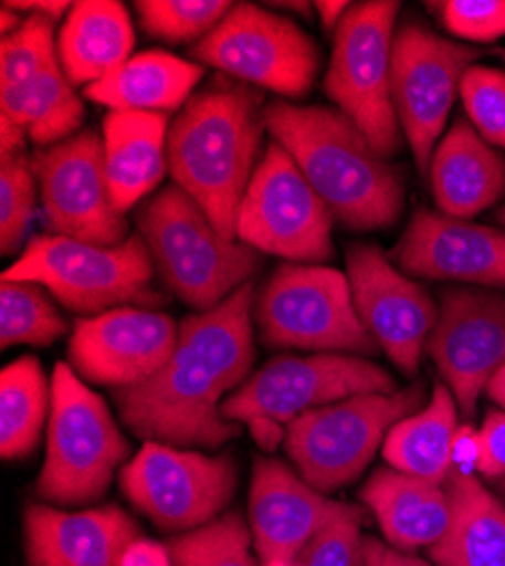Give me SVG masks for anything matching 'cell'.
Returning <instances> with one entry per match:
<instances>
[{"instance_id": "cell-1", "label": "cell", "mask_w": 505, "mask_h": 566, "mask_svg": "<svg viewBox=\"0 0 505 566\" xmlns=\"http://www.w3.org/2000/svg\"><path fill=\"white\" fill-rule=\"evenodd\" d=\"M252 297L254 286L245 283L215 308L183 319L168 363L148 381L114 390L118 415L136 438L196 451L239 438L241 423L224 419L222 403L250 379Z\"/></svg>"}, {"instance_id": "cell-2", "label": "cell", "mask_w": 505, "mask_h": 566, "mask_svg": "<svg viewBox=\"0 0 505 566\" xmlns=\"http://www.w3.org/2000/svg\"><path fill=\"white\" fill-rule=\"evenodd\" d=\"M263 125L345 227L375 231L399 220L401 175L343 112L274 101L263 107Z\"/></svg>"}, {"instance_id": "cell-3", "label": "cell", "mask_w": 505, "mask_h": 566, "mask_svg": "<svg viewBox=\"0 0 505 566\" xmlns=\"http://www.w3.org/2000/svg\"><path fill=\"white\" fill-rule=\"evenodd\" d=\"M259 93L243 84L215 82L183 105L168 132V170L227 239L236 222L261 148Z\"/></svg>"}, {"instance_id": "cell-4", "label": "cell", "mask_w": 505, "mask_h": 566, "mask_svg": "<svg viewBox=\"0 0 505 566\" xmlns=\"http://www.w3.org/2000/svg\"><path fill=\"white\" fill-rule=\"evenodd\" d=\"M161 281L183 304L204 313L252 283L261 252L227 239L204 209L177 184L136 213Z\"/></svg>"}, {"instance_id": "cell-5", "label": "cell", "mask_w": 505, "mask_h": 566, "mask_svg": "<svg viewBox=\"0 0 505 566\" xmlns=\"http://www.w3.org/2000/svg\"><path fill=\"white\" fill-rule=\"evenodd\" d=\"M51 388L45 460L34 494L57 507L91 505L129 462V442L105 399L86 388L69 363L55 365Z\"/></svg>"}, {"instance_id": "cell-6", "label": "cell", "mask_w": 505, "mask_h": 566, "mask_svg": "<svg viewBox=\"0 0 505 566\" xmlns=\"http://www.w3.org/2000/svg\"><path fill=\"white\" fill-rule=\"evenodd\" d=\"M155 261L141 233L116 248L45 233L32 239L3 281H30L49 289L66 308L101 315L120 306L155 308L166 300L152 291Z\"/></svg>"}, {"instance_id": "cell-7", "label": "cell", "mask_w": 505, "mask_h": 566, "mask_svg": "<svg viewBox=\"0 0 505 566\" xmlns=\"http://www.w3.org/2000/svg\"><path fill=\"white\" fill-rule=\"evenodd\" d=\"M424 386L392 395H356L297 417L286 429L284 449L297 474L317 492L332 494L362 476L390 429L418 412Z\"/></svg>"}, {"instance_id": "cell-8", "label": "cell", "mask_w": 505, "mask_h": 566, "mask_svg": "<svg viewBox=\"0 0 505 566\" xmlns=\"http://www.w3.org/2000/svg\"><path fill=\"white\" fill-rule=\"evenodd\" d=\"M261 340L274 349L372 356L381 347L362 326L349 279L325 265L284 263L256 297Z\"/></svg>"}, {"instance_id": "cell-9", "label": "cell", "mask_w": 505, "mask_h": 566, "mask_svg": "<svg viewBox=\"0 0 505 566\" xmlns=\"http://www.w3.org/2000/svg\"><path fill=\"white\" fill-rule=\"evenodd\" d=\"M399 3L370 0L349 8L334 36L325 77L327 96L390 159L401 150V125L392 103V43Z\"/></svg>"}, {"instance_id": "cell-10", "label": "cell", "mask_w": 505, "mask_h": 566, "mask_svg": "<svg viewBox=\"0 0 505 566\" xmlns=\"http://www.w3.org/2000/svg\"><path fill=\"white\" fill-rule=\"evenodd\" d=\"M120 492L166 533H189L224 514L239 483L234 455L146 442L118 474Z\"/></svg>"}, {"instance_id": "cell-11", "label": "cell", "mask_w": 505, "mask_h": 566, "mask_svg": "<svg viewBox=\"0 0 505 566\" xmlns=\"http://www.w3.org/2000/svg\"><path fill=\"white\" fill-rule=\"evenodd\" d=\"M334 220L288 150L267 144L239 209L241 243L302 265L329 261Z\"/></svg>"}, {"instance_id": "cell-12", "label": "cell", "mask_w": 505, "mask_h": 566, "mask_svg": "<svg viewBox=\"0 0 505 566\" xmlns=\"http://www.w3.org/2000/svg\"><path fill=\"white\" fill-rule=\"evenodd\" d=\"M392 395L397 381L381 365L362 356L313 354L277 356L229 395L222 415L229 421L248 423L267 417L288 429L297 417L356 395Z\"/></svg>"}, {"instance_id": "cell-13", "label": "cell", "mask_w": 505, "mask_h": 566, "mask_svg": "<svg viewBox=\"0 0 505 566\" xmlns=\"http://www.w3.org/2000/svg\"><path fill=\"white\" fill-rule=\"evenodd\" d=\"M483 57L453 43L424 21L408 19L392 43V103L418 170L427 175L465 73Z\"/></svg>"}, {"instance_id": "cell-14", "label": "cell", "mask_w": 505, "mask_h": 566, "mask_svg": "<svg viewBox=\"0 0 505 566\" xmlns=\"http://www.w3.org/2000/svg\"><path fill=\"white\" fill-rule=\"evenodd\" d=\"M191 57L288 98L306 96L319 69L317 49L304 30L252 3L229 10L193 45Z\"/></svg>"}, {"instance_id": "cell-15", "label": "cell", "mask_w": 505, "mask_h": 566, "mask_svg": "<svg viewBox=\"0 0 505 566\" xmlns=\"http://www.w3.org/2000/svg\"><path fill=\"white\" fill-rule=\"evenodd\" d=\"M45 227L55 235L116 248L127 222L116 209L105 166V140L94 129L77 132L32 157Z\"/></svg>"}, {"instance_id": "cell-16", "label": "cell", "mask_w": 505, "mask_h": 566, "mask_svg": "<svg viewBox=\"0 0 505 566\" xmlns=\"http://www.w3.org/2000/svg\"><path fill=\"white\" fill-rule=\"evenodd\" d=\"M427 354L453 392L457 410L474 419L481 395L505 367V295L476 289L444 291Z\"/></svg>"}, {"instance_id": "cell-17", "label": "cell", "mask_w": 505, "mask_h": 566, "mask_svg": "<svg viewBox=\"0 0 505 566\" xmlns=\"http://www.w3.org/2000/svg\"><path fill=\"white\" fill-rule=\"evenodd\" d=\"M347 279L367 334L403 374H418L440 313L429 291L403 276L377 245L349 248Z\"/></svg>"}, {"instance_id": "cell-18", "label": "cell", "mask_w": 505, "mask_h": 566, "mask_svg": "<svg viewBox=\"0 0 505 566\" xmlns=\"http://www.w3.org/2000/svg\"><path fill=\"white\" fill-rule=\"evenodd\" d=\"M179 326L166 313L120 306L75 322L71 367L82 379L112 390L148 381L172 356Z\"/></svg>"}, {"instance_id": "cell-19", "label": "cell", "mask_w": 505, "mask_h": 566, "mask_svg": "<svg viewBox=\"0 0 505 566\" xmlns=\"http://www.w3.org/2000/svg\"><path fill=\"white\" fill-rule=\"evenodd\" d=\"M356 507L317 492L297 469L277 458H256L254 462L248 524L261 564L272 557H297L319 531Z\"/></svg>"}, {"instance_id": "cell-20", "label": "cell", "mask_w": 505, "mask_h": 566, "mask_svg": "<svg viewBox=\"0 0 505 566\" xmlns=\"http://www.w3.org/2000/svg\"><path fill=\"white\" fill-rule=\"evenodd\" d=\"M410 276L505 289V231L420 209L392 254Z\"/></svg>"}, {"instance_id": "cell-21", "label": "cell", "mask_w": 505, "mask_h": 566, "mask_svg": "<svg viewBox=\"0 0 505 566\" xmlns=\"http://www.w3.org/2000/svg\"><path fill=\"white\" fill-rule=\"evenodd\" d=\"M139 537V526L118 505L62 510L30 503L23 514L28 566H120Z\"/></svg>"}, {"instance_id": "cell-22", "label": "cell", "mask_w": 505, "mask_h": 566, "mask_svg": "<svg viewBox=\"0 0 505 566\" xmlns=\"http://www.w3.org/2000/svg\"><path fill=\"white\" fill-rule=\"evenodd\" d=\"M360 501L377 516L383 542L403 553L431 548L451 522L444 483L403 474L390 464L372 471L360 488Z\"/></svg>"}, {"instance_id": "cell-23", "label": "cell", "mask_w": 505, "mask_h": 566, "mask_svg": "<svg viewBox=\"0 0 505 566\" xmlns=\"http://www.w3.org/2000/svg\"><path fill=\"white\" fill-rule=\"evenodd\" d=\"M431 191L440 213L467 220L505 193V157L467 118H457L433 153Z\"/></svg>"}, {"instance_id": "cell-24", "label": "cell", "mask_w": 505, "mask_h": 566, "mask_svg": "<svg viewBox=\"0 0 505 566\" xmlns=\"http://www.w3.org/2000/svg\"><path fill=\"white\" fill-rule=\"evenodd\" d=\"M105 166L120 213L139 205L168 170V116L152 112H109L103 123Z\"/></svg>"}, {"instance_id": "cell-25", "label": "cell", "mask_w": 505, "mask_h": 566, "mask_svg": "<svg viewBox=\"0 0 505 566\" xmlns=\"http://www.w3.org/2000/svg\"><path fill=\"white\" fill-rule=\"evenodd\" d=\"M451 522L427 548L438 566H505V505L478 479L449 474Z\"/></svg>"}, {"instance_id": "cell-26", "label": "cell", "mask_w": 505, "mask_h": 566, "mask_svg": "<svg viewBox=\"0 0 505 566\" xmlns=\"http://www.w3.org/2000/svg\"><path fill=\"white\" fill-rule=\"evenodd\" d=\"M134 49L127 10L114 0H82L62 25L57 57L71 84H96L120 69Z\"/></svg>"}, {"instance_id": "cell-27", "label": "cell", "mask_w": 505, "mask_h": 566, "mask_svg": "<svg viewBox=\"0 0 505 566\" xmlns=\"http://www.w3.org/2000/svg\"><path fill=\"white\" fill-rule=\"evenodd\" d=\"M202 75L200 64L166 51H146L129 57L105 80L86 86L84 96L112 112L168 114L191 101V91Z\"/></svg>"}, {"instance_id": "cell-28", "label": "cell", "mask_w": 505, "mask_h": 566, "mask_svg": "<svg viewBox=\"0 0 505 566\" xmlns=\"http://www.w3.org/2000/svg\"><path fill=\"white\" fill-rule=\"evenodd\" d=\"M453 392L438 384L429 406L397 421L383 442V458L403 474L446 483L451 474V444L457 431Z\"/></svg>"}, {"instance_id": "cell-29", "label": "cell", "mask_w": 505, "mask_h": 566, "mask_svg": "<svg viewBox=\"0 0 505 566\" xmlns=\"http://www.w3.org/2000/svg\"><path fill=\"white\" fill-rule=\"evenodd\" d=\"M53 388L34 356H21L0 374V453L6 460L28 458L51 419Z\"/></svg>"}, {"instance_id": "cell-30", "label": "cell", "mask_w": 505, "mask_h": 566, "mask_svg": "<svg viewBox=\"0 0 505 566\" xmlns=\"http://www.w3.org/2000/svg\"><path fill=\"white\" fill-rule=\"evenodd\" d=\"M82 120L84 105L62 71L60 57L32 80L17 103L3 107V118H0V123L23 129L36 146L45 148L75 136Z\"/></svg>"}, {"instance_id": "cell-31", "label": "cell", "mask_w": 505, "mask_h": 566, "mask_svg": "<svg viewBox=\"0 0 505 566\" xmlns=\"http://www.w3.org/2000/svg\"><path fill=\"white\" fill-rule=\"evenodd\" d=\"M172 566H261L252 528L239 512L166 539Z\"/></svg>"}, {"instance_id": "cell-32", "label": "cell", "mask_w": 505, "mask_h": 566, "mask_svg": "<svg viewBox=\"0 0 505 566\" xmlns=\"http://www.w3.org/2000/svg\"><path fill=\"white\" fill-rule=\"evenodd\" d=\"M66 319L36 283L3 281L0 289V343L43 347L66 334Z\"/></svg>"}, {"instance_id": "cell-33", "label": "cell", "mask_w": 505, "mask_h": 566, "mask_svg": "<svg viewBox=\"0 0 505 566\" xmlns=\"http://www.w3.org/2000/svg\"><path fill=\"white\" fill-rule=\"evenodd\" d=\"M57 60L53 21L32 14L0 45V105L17 103L32 80Z\"/></svg>"}, {"instance_id": "cell-34", "label": "cell", "mask_w": 505, "mask_h": 566, "mask_svg": "<svg viewBox=\"0 0 505 566\" xmlns=\"http://www.w3.org/2000/svg\"><path fill=\"white\" fill-rule=\"evenodd\" d=\"M141 28L161 41L204 39L232 10L227 0H139L134 3Z\"/></svg>"}, {"instance_id": "cell-35", "label": "cell", "mask_w": 505, "mask_h": 566, "mask_svg": "<svg viewBox=\"0 0 505 566\" xmlns=\"http://www.w3.org/2000/svg\"><path fill=\"white\" fill-rule=\"evenodd\" d=\"M39 179L32 159L23 153L3 159L0 168V250L14 254L23 248L36 207Z\"/></svg>"}, {"instance_id": "cell-36", "label": "cell", "mask_w": 505, "mask_h": 566, "mask_svg": "<svg viewBox=\"0 0 505 566\" xmlns=\"http://www.w3.org/2000/svg\"><path fill=\"white\" fill-rule=\"evenodd\" d=\"M461 98L474 129L505 150V73L474 64L461 82Z\"/></svg>"}, {"instance_id": "cell-37", "label": "cell", "mask_w": 505, "mask_h": 566, "mask_svg": "<svg viewBox=\"0 0 505 566\" xmlns=\"http://www.w3.org/2000/svg\"><path fill=\"white\" fill-rule=\"evenodd\" d=\"M362 510L336 518L325 531H319L299 553V566H367L362 551Z\"/></svg>"}, {"instance_id": "cell-38", "label": "cell", "mask_w": 505, "mask_h": 566, "mask_svg": "<svg viewBox=\"0 0 505 566\" xmlns=\"http://www.w3.org/2000/svg\"><path fill=\"white\" fill-rule=\"evenodd\" d=\"M442 25L455 36L490 43L505 34V0H449L431 3Z\"/></svg>"}, {"instance_id": "cell-39", "label": "cell", "mask_w": 505, "mask_h": 566, "mask_svg": "<svg viewBox=\"0 0 505 566\" xmlns=\"http://www.w3.org/2000/svg\"><path fill=\"white\" fill-rule=\"evenodd\" d=\"M483 458L478 464V474L496 481L505 476V412L490 410L481 429Z\"/></svg>"}, {"instance_id": "cell-40", "label": "cell", "mask_w": 505, "mask_h": 566, "mask_svg": "<svg viewBox=\"0 0 505 566\" xmlns=\"http://www.w3.org/2000/svg\"><path fill=\"white\" fill-rule=\"evenodd\" d=\"M483 458V440L481 431H476L470 423L457 427L453 444H451V471L461 476H474L478 471Z\"/></svg>"}, {"instance_id": "cell-41", "label": "cell", "mask_w": 505, "mask_h": 566, "mask_svg": "<svg viewBox=\"0 0 505 566\" xmlns=\"http://www.w3.org/2000/svg\"><path fill=\"white\" fill-rule=\"evenodd\" d=\"M362 551H365V562L367 566H438L431 559H424L415 553H403L386 544L383 539H377L372 535H367L362 539Z\"/></svg>"}, {"instance_id": "cell-42", "label": "cell", "mask_w": 505, "mask_h": 566, "mask_svg": "<svg viewBox=\"0 0 505 566\" xmlns=\"http://www.w3.org/2000/svg\"><path fill=\"white\" fill-rule=\"evenodd\" d=\"M120 566H172V557L166 544L139 537L127 546Z\"/></svg>"}, {"instance_id": "cell-43", "label": "cell", "mask_w": 505, "mask_h": 566, "mask_svg": "<svg viewBox=\"0 0 505 566\" xmlns=\"http://www.w3.org/2000/svg\"><path fill=\"white\" fill-rule=\"evenodd\" d=\"M245 427L250 429L254 442L263 451H274L282 442H286V427H282V423L272 421L267 417H254L245 423Z\"/></svg>"}, {"instance_id": "cell-44", "label": "cell", "mask_w": 505, "mask_h": 566, "mask_svg": "<svg viewBox=\"0 0 505 566\" xmlns=\"http://www.w3.org/2000/svg\"><path fill=\"white\" fill-rule=\"evenodd\" d=\"M3 8H10L14 12H32V14L51 19L55 23L66 12H71L73 6L64 3V0H55V3H45V0H30V3H3Z\"/></svg>"}, {"instance_id": "cell-45", "label": "cell", "mask_w": 505, "mask_h": 566, "mask_svg": "<svg viewBox=\"0 0 505 566\" xmlns=\"http://www.w3.org/2000/svg\"><path fill=\"white\" fill-rule=\"evenodd\" d=\"M317 8V14H319V21H323V25L327 30H334L340 25V21L345 19V14L349 12V3H338V0H319V3L315 6Z\"/></svg>"}, {"instance_id": "cell-46", "label": "cell", "mask_w": 505, "mask_h": 566, "mask_svg": "<svg viewBox=\"0 0 505 566\" xmlns=\"http://www.w3.org/2000/svg\"><path fill=\"white\" fill-rule=\"evenodd\" d=\"M487 395H490V399L505 412V367L498 369L494 379L490 381Z\"/></svg>"}, {"instance_id": "cell-47", "label": "cell", "mask_w": 505, "mask_h": 566, "mask_svg": "<svg viewBox=\"0 0 505 566\" xmlns=\"http://www.w3.org/2000/svg\"><path fill=\"white\" fill-rule=\"evenodd\" d=\"M0 23H3V36H8V34H12L17 28H21V23L25 21V19H21L19 17V12H14V10H10V8H3L0 10Z\"/></svg>"}, {"instance_id": "cell-48", "label": "cell", "mask_w": 505, "mask_h": 566, "mask_svg": "<svg viewBox=\"0 0 505 566\" xmlns=\"http://www.w3.org/2000/svg\"><path fill=\"white\" fill-rule=\"evenodd\" d=\"M261 566H299V562L295 557H272V559L263 562Z\"/></svg>"}, {"instance_id": "cell-49", "label": "cell", "mask_w": 505, "mask_h": 566, "mask_svg": "<svg viewBox=\"0 0 505 566\" xmlns=\"http://www.w3.org/2000/svg\"><path fill=\"white\" fill-rule=\"evenodd\" d=\"M274 8H293V10H297V12H304V14H308V3H272Z\"/></svg>"}, {"instance_id": "cell-50", "label": "cell", "mask_w": 505, "mask_h": 566, "mask_svg": "<svg viewBox=\"0 0 505 566\" xmlns=\"http://www.w3.org/2000/svg\"><path fill=\"white\" fill-rule=\"evenodd\" d=\"M496 483V490L503 494V499H505V476H501V479H496L494 481Z\"/></svg>"}, {"instance_id": "cell-51", "label": "cell", "mask_w": 505, "mask_h": 566, "mask_svg": "<svg viewBox=\"0 0 505 566\" xmlns=\"http://www.w3.org/2000/svg\"><path fill=\"white\" fill-rule=\"evenodd\" d=\"M496 218H498V222H503V224H505V207L496 213Z\"/></svg>"}]
</instances>
